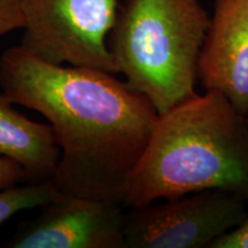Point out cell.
Instances as JSON below:
<instances>
[{"label":"cell","mask_w":248,"mask_h":248,"mask_svg":"<svg viewBox=\"0 0 248 248\" xmlns=\"http://www.w3.org/2000/svg\"><path fill=\"white\" fill-rule=\"evenodd\" d=\"M0 88L53 128L61 156L52 182L61 193L122 203L160 116L146 95L108 71L49 63L22 45L0 58Z\"/></svg>","instance_id":"6da1fadb"},{"label":"cell","mask_w":248,"mask_h":248,"mask_svg":"<svg viewBox=\"0 0 248 248\" xmlns=\"http://www.w3.org/2000/svg\"><path fill=\"white\" fill-rule=\"evenodd\" d=\"M224 190L248 202V119L221 93L197 94L159 116L129 173L122 204Z\"/></svg>","instance_id":"7a4b0ae2"},{"label":"cell","mask_w":248,"mask_h":248,"mask_svg":"<svg viewBox=\"0 0 248 248\" xmlns=\"http://www.w3.org/2000/svg\"><path fill=\"white\" fill-rule=\"evenodd\" d=\"M210 16L199 0H125L108 47L129 86L159 115L193 98Z\"/></svg>","instance_id":"3957f363"},{"label":"cell","mask_w":248,"mask_h":248,"mask_svg":"<svg viewBox=\"0 0 248 248\" xmlns=\"http://www.w3.org/2000/svg\"><path fill=\"white\" fill-rule=\"evenodd\" d=\"M24 21L21 45L53 64L119 73L107 44L117 0H20Z\"/></svg>","instance_id":"277c9868"},{"label":"cell","mask_w":248,"mask_h":248,"mask_svg":"<svg viewBox=\"0 0 248 248\" xmlns=\"http://www.w3.org/2000/svg\"><path fill=\"white\" fill-rule=\"evenodd\" d=\"M248 202L224 190H204L125 214V248H204L239 228Z\"/></svg>","instance_id":"5b68a950"},{"label":"cell","mask_w":248,"mask_h":248,"mask_svg":"<svg viewBox=\"0 0 248 248\" xmlns=\"http://www.w3.org/2000/svg\"><path fill=\"white\" fill-rule=\"evenodd\" d=\"M122 203L59 193L4 246L12 248H125Z\"/></svg>","instance_id":"8992f818"},{"label":"cell","mask_w":248,"mask_h":248,"mask_svg":"<svg viewBox=\"0 0 248 248\" xmlns=\"http://www.w3.org/2000/svg\"><path fill=\"white\" fill-rule=\"evenodd\" d=\"M198 78L248 116V0H215Z\"/></svg>","instance_id":"52a82bcc"},{"label":"cell","mask_w":248,"mask_h":248,"mask_svg":"<svg viewBox=\"0 0 248 248\" xmlns=\"http://www.w3.org/2000/svg\"><path fill=\"white\" fill-rule=\"evenodd\" d=\"M14 105L0 94V156L20 164L32 183L52 181L61 156L53 128L29 120Z\"/></svg>","instance_id":"ba28073f"},{"label":"cell","mask_w":248,"mask_h":248,"mask_svg":"<svg viewBox=\"0 0 248 248\" xmlns=\"http://www.w3.org/2000/svg\"><path fill=\"white\" fill-rule=\"evenodd\" d=\"M59 193L60 191L52 181L0 190V224L18 212L43 207Z\"/></svg>","instance_id":"9c48e42d"},{"label":"cell","mask_w":248,"mask_h":248,"mask_svg":"<svg viewBox=\"0 0 248 248\" xmlns=\"http://www.w3.org/2000/svg\"><path fill=\"white\" fill-rule=\"evenodd\" d=\"M23 27L20 0H0V36Z\"/></svg>","instance_id":"30bf717a"},{"label":"cell","mask_w":248,"mask_h":248,"mask_svg":"<svg viewBox=\"0 0 248 248\" xmlns=\"http://www.w3.org/2000/svg\"><path fill=\"white\" fill-rule=\"evenodd\" d=\"M29 179V176L20 164L7 157L0 156V190L12 187Z\"/></svg>","instance_id":"8fae6325"},{"label":"cell","mask_w":248,"mask_h":248,"mask_svg":"<svg viewBox=\"0 0 248 248\" xmlns=\"http://www.w3.org/2000/svg\"><path fill=\"white\" fill-rule=\"evenodd\" d=\"M210 248H248V218L239 228L217 239Z\"/></svg>","instance_id":"7c38bea8"},{"label":"cell","mask_w":248,"mask_h":248,"mask_svg":"<svg viewBox=\"0 0 248 248\" xmlns=\"http://www.w3.org/2000/svg\"><path fill=\"white\" fill-rule=\"evenodd\" d=\"M247 119H248V116H247Z\"/></svg>","instance_id":"4fadbf2b"}]
</instances>
